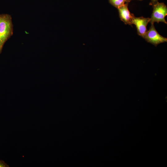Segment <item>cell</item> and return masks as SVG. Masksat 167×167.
<instances>
[{"label":"cell","instance_id":"1","mask_svg":"<svg viewBox=\"0 0 167 167\" xmlns=\"http://www.w3.org/2000/svg\"><path fill=\"white\" fill-rule=\"evenodd\" d=\"M13 34V25L11 15L0 14V54L6 42Z\"/></svg>","mask_w":167,"mask_h":167},{"label":"cell","instance_id":"2","mask_svg":"<svg viewBox=\"0 0 167 167\" xmlns=\"http://www.w3.org/2000/svg\"><path fill=\"white\" fill-rule=\"evenodd\" d=\"M153 10L150 18V22L151 24H153L156 22H164L167 24L165 17L167 15V7L164 3L158 2L156 5L153 6Z\"/></svg>","mask_w":167,"mask_h":167},{"label":"cell","instance_id":"3","mask_svg":"<svg viewBox=\"0 0 167 167\" xmlns=\"http://www.w3.org/2000/svg\"><path fill=\"white\" fill-rule=\"evenodd\" d=\"M143 37L148 42L155 46L160 43L166 42L167 39L161 35L155 28L153 24H151L148 31Z\"/></svg>","mask_w":167,"mask_h":167},{"label":"cell","instance_id":"4","mask_svg":"<svg viewBox=\"0 0 167 167\" xmlns=\"http://www.w3.org/2000/svg\"><path fill=\"white\" fill-rule=\"evenodd\" d=\"M150 20V18H144L142 16L136 17L134 15L132 24L136 26L138 35L143 37L145 34L148 31L147 26Z\"/></svg>","mask_w":167,"mask_h":167},{"label":"cell","instance_id":"5","mask_svg":"<svg viewBox=\"0 0 167 167\" xmlns=\"http://www.w3.org/2000/svg\"><path fill=\"white\" fill-rule=\"evenodd\" d=\"M128 3L126 2L118 8L119 17L125 24L132 25V17L134 14L130 13L128 7Z\"/></svg>","mask_w":167,"mask_h":167},{"label":"cell","instance_id":"6","mask_svg":"<svg viewBox=\"0 0 167 167\" xmlns=\"http://www.w3.org/2000/svg\"><path fill=\"white\" fill-rule=\"evenodd\" d=\"M109 2L117 9L125 4L126 0H109Z\"/></svg>","mask_w":167,"mask_h":167},{"label":"cell","instance_id":"7","mask_svg":"<svg viewBox=\"0 0 167 167\" xmlns=\"http://www.w3.org/2000/svg\"><path fill=\"white\" fill-rule=\"evenodd\" d=\"M9 166L2 160H0V167H8Z\"/></svg>","mask_w":167,"mask_h":167},{"label":"cell","instance_id":"8","mask_svg":"<svg viewBox=\"0 0 167 167\" xmlns=\"http://www.w3.org/2000/svg\"><path fill=\"white\" fill-rule=\"evenodd\" d=\"M158 2V0H151L150 5L153 6L156 4Z\"/></svg>","mask_w":167,"mask_h":167},{"label":"cell","instance_id":"9","mask_svg":"<svg viewBox=\"0 0 167 167\" xmlns=\"http://www.w3.org/2000/svg\"><path fill=\"white\" fill-rule=\"evenodd\" d=\"M131 0H126V2H127V3H129V2H130ZM139 0L142 1V0Z\"/></svg>","mask_w":167,"mask_h":167}]
</instances>
